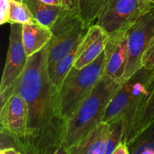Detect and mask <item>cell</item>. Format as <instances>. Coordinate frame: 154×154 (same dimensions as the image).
I'll use <instances>...</instances> for the list:
<instances>
[{"label": "cell", "instance_id": "cell-1", "mask_svg": "<svg viewBox=\"0 0 154 154\" xmlns=\"http://www.w3.org/2000/svg\"><path fill=\"white\" fill-rule=\"evenodd\" d=\"M47 57V46L29 57L13 91L28 106L26 135L22 142L25 154L65 153L66 120L62 113L60 90L50 77Z\"/></svg>", "mask_w": 154, "mask_h": 154}, {"label": "cell", "instance_id": "cell-2", "mask_svg": "<svg viewBox=\"0 0 154 154\" xmlns=\"http://www.w3.org/2000/svg\"><path fill=\"white\" fill-rule=\"evenodd\" d=\"M122 84L103 75L91 94L67 120L63 147L65 153L102 122L105 109Z\"/></svg>", "mask_w": 154, "mask_h": 154}, {"label": "cell", "instance_id": "cell-3", "mask_svg": "<svg viewBox=\"0 0 154 154\" xmlns=\"http://www.w3.org/2000/svg\"><path fill=\"white\" fill-rule=\"evenodd\" d=\"M153 87L154 68L141 67L122 84L118 91L110 101L102 121L110 125L119 120H123L122 142L127 144L135 116Z\"/></svg>", "mask_w": 154, "mask_h": 154}, {"label": "cell", "instance_id": "cell-4", "mask_svg": "<svg viewBox=\"0 0 154 154\" xmlns=\"http://www.w3.org/2000/svg\"><path fill=\"white\" fill-rule=\"evenodd\" d=\"M105 51L87 66H73L60 88L62 113L66 120L72 117L81 104L92 93L105 72Z\"/></svg>", "mask_w": 154, "mask_h": 154}, {"label": "cell", "instance_id": "cell-5", "mask_svg": "<svg viewBox=\"0 0 154 154\" xmlns=\"http://www.w3.org/2000/svg\"><path fill=\"white\" fill-rule=\"evenodd\" d=\"M90 27L79 14L63 8L51 27L53 36L47 45L49 73L63 57L70 53L74 46L84 38Z\"/></svg>", "mask_w": 154, "mask_h": 154}, {"label": "cell", "instance_id": "cell-6", "mask_svg": "<svg viewBox=\"0 0 154 154\" xmlns=\"http://www.w3.org/2000/svg\"><path fill=\"white\" fill-rule=\"evenodd\" d=\"M153 5L150 0H106L96 24L109 35L127 31Z\"/></svg>", "mask_w": 154, "mask_h": 154}, {"label": "cell", "instance_id": "cell-7", "mask_svg": "<svg viewBox=\"0 0 154 154\" xmlns=\"http://www.w3.org/2000/svg\"><path fill=\"white\" fill-rule=\"evenodd\" d=\"M22 29L23 24L11 23L8 50L0 84L1 104L13 93L28 61L22 42Z\"/></svg>", "mask_w": 154, "mask_h": 154}, {"label": "cell", "instance_id": "cell-8", "mask_svg": "<svg viewBox=\"0 0 154 154\" xmlns=\"http://www.w3.org/2000/svg\"><path fill=\"white\" fill-rule=\"evenodd\" d=\"M127 35L129 55L123 83L141 67L143 55L154 37V4L127 30Z\"/></svg>", "mask_w": 154, "mask_h": 154}, {"label": "cell", "instance_id": "cell-9", "mask_svg": "<svg viewBox=\"0 0 154 154\" xmlns=\"http://www.w3.org/2000/svg\"><path fill=\"white\" fill-rule=\"evenodd\" d=\"M28 121V106L26 101L16 92H13L2 104L0 110L1 130L11 135L16 139L22 152V142L25 138Z\"/></svg>", "mask_w": 154, "mask_h": 154}, {"label": "cell", "instance_id": "cell-10", "mask_svg": "<svg viewBox=\"0 0 154 154\" xmlns=\"http://www.w3.org/2000/svg\"><path fill=\"white\" fill-rule=\"evenodd\" d=\"M105 54L104 75L123 84L129 55L127 31L110 35L105 45Z\"/></svg>", "mask_w": 154, "mask_h": 154}, {"label": "cell", "instance_id": "cell-11", "mask_svg": "<svg viewBox=\"0 0 154 154\" xmlns=\"http://www.w3.org/2000/svg\"><path fill=\"white\" fill-rule=\"evenodd\" d=\"M109 35L97 24H93L81 41L74 67L81 69L94 61L104 51Z\"/></svg>", "mask_w": 154, "mask_h": 154}, {"label": "cell", "instance_id": "cell-12", "mask_svg": "<svg viewBox=\"0 0 154 154\" xmlns=\"http://www.w3.org/2000/svg\"><path fill=\"white\" fill-rule=\"evenodd\" d=\"M110 126L101 122L85 138L67 150L66 154H105Z\"/></svg>", "mask_w": 154, "mask_h": 154}, {"label": "cell", "instance_id": "cell-13", "mask_svg": "<svg viewBox=\"0 0 154 154\" xmlns=\"http://www.w3.org/2000/svg\"><path fill=\"white\" fill-rule=\"evenodd\" d=\"M52 36L51 29L39 23L23 24L22 42L27 57H31L45 48Z\"/></svg>", "mask_w": 154, "mask_h": 154}, {"label": "cell", "instance_id": "cell-14", "mask_svg": "<svg viewBox=\"0 0 154 154\" xmlns=\"http://www.w3.org/2000/svg\"><path fill=\"white\" fill-rule=\"evenodd\" d=\"M23 2L26 5L39 23L50 29L63 10L60 5L47 4L42 0H23Z\"/></svg>", "mask_w": 154, "mask_h": 154}, {"label": "cell", "instance_id": "cell-15", "mask_svg": "<svg viewBox=\"0 0 154 154\" xmlns=\"http://www.w3.org/2000/svg\"><path fill=\"white\" fill-rule=\"evenodd\" d=\"M154 120V87L137 113L132 123L127 144L132 142Z\"/></svg>", "mask_w": 154, "mask_h": 154}, {"label": "cell", "instance_id": "cell-16", "mask_svg": "<svg viewBox=\"0 0 154 154\" xmlns=\"http://www.w3.org/2000/svg\"><path fill=\"white\" fill-rule=\"evenodd\" d=\"M83 40V39H82ZM81 40V41H82ZM81 41L76 44L72 48V51L69 54H68L66 57H63L53 69V70L50 72V77H51V81L53 84L60 90V87L63 84L66 75L69 72L75 64V60H76L77 53H78V48L80 46Z\"/></svg>", "mask_w": 154, "mask_h": 154}, {"label": "cell", "instance_id": "cell-17", "mask_svg": "<svg viewBox=\"0 0 154 154\" xmlns=\"http://www.w3.org/2000/svg\"><path fill=\"white\" fill-rule=\"evenodd\" d=\"M128 146L130 154H154V120Z\"/></svg>", "mask_w": 154, "mask_h": 154}, {"label": "cell", "instance_id": "cell-18", "mask_svg": "<svg viewBox=\"0 0 154 154\" xmlns=\"http://www.w3.org/2000/svg\"><path fill=\"white\" fill-rule=\"evenodd\" d=\"M9 23H38L33 17L32 14L23 2H18L14 0H10L9 9Z\"/></svg>", "mask_w": 154, "mask_h": 154}, {"label": "cell", "instance_id": "cell-19", "mask_svg": "<svg viewBox=\"0 0 154 154\" xmlns=\"http://www.w3.org/2000/svg\"><path fill=\"white\" fill-rule=\"evenodd\" d=\"M106 0H80V15L86 24L91 26L96 20Z\"/></svg>", "mask_w": 154, "mask_h": 154}, {"label": "cell", "instance_id": "cell-20", "mask_svg": "<svg viewBox=\"0 0 154 154\" xmlns=\"http://www.w3.org/2000/svg\"><path fill=\"white\" fill-rule=\"evenodd\" d=\"M110 129L107 141L105 154H113L117 146L122 142L123 137V122L119 120L109 125Z\"/></svg>", "mask_w": 154, "mask_h": 154}, {"label": "cell", "instance_id": "cell-21", "mask_svg": "<svg viewBox=\"0 0 154 154\" xmlns=\"http://www.w3.org/2000/svg\"><path fill=\"white\" fill-rule=\"evenodd\" d=\"M141 67L146 69L154 68V37L143 55L141 59Z\"/></svg>", "mask_w": 154, "mask_h": 154}, {"label": "cell", "instance_id": "cell-22", "mask_svg": "<svg viewBox=\"0 0 154 154\" xmlns=\"http://www.w3.org/2000/svg\"><path fill=\"white\" fill-rule=\"evenodd\" d=\"M60 5L65 10L80 14V0H58Z\"/></svg>", "mask_w": 154, "mask_h": 154}, {"label": "cell", "instance_id": "cell-23", "mask_svg": "<svg viewBox=\"0 0 154 154\" xmlns=\"http://www.w3.org/2000/svg\"><path fill=\"white\" fill-rule=\"evenodd\" d=\"M10 0H0V24L8 23Z\"/></svg>", "mask_w": 154, "mask_h": 154}, {"label": "cell", "instance_id": "cell-24", "mask_svg": "<svg viewBox=\"0 0 154 154\" xmlns=\"http://www.w3.org/2000/svg\"><path fill=\"white\" fill-rule=\"evenodd\" d=\"M113 154H130L129 146L126 143L120 142L114 150Z\"/></svg>", "mask_w": 154, "mask_h": 154}, {"label": "cell", "instance_id": "cell-25", "mask_svg": "<svg viewBox=\"0 0 154 154\" xmlns=\"http://www.w3.org/2000/svg\"><path fill=\"white\" fill-rule=\"evenodd\" d=\"M21 152L14 147H8V148L1 149L0 154H20Z\"/></svg>", "mask_w": 154, "mask_h": 154}, {"label": "cell", "instance_id": "cell-26", "mask_svg": "<svg viewBox=\"0 0 154 154\" xmlns=\"http://www.w3.org/2000/svg\"><path fill=\"white\" fill-rule=\"evenodd\" d=\"M44 2L50 5H60L58 0H42Z\"/></svg>", "mask_w": 154, "mask_h": 154}, {"label": "cell", "instance_id": "cell-27", "mask_svg": "<svg viewBox=\"0 0 154 154\" xmlns=\"http://www.w3.org/2000/svg\"><path fill=\"white\" fill-rule=\"evenodd\" d=\"M14 1L18 2H23V0H14Z\"/></svg>", "mask_w": 154, "mask_h": 154}, {"label": "cell", "instance_id": "cell-28", "mask_svg": "<svg viewBox=\"0 0 154 154\" xmlns=\"http://www.w3.org/2000/svg\"><path fill=\"white\" fill-rule=\"evenodd\" d=\"M150 2H151L153 3V4H154V0H150Z\"/></svg>", "mask_w": 154, "mask_h": 154}]
</instances>
